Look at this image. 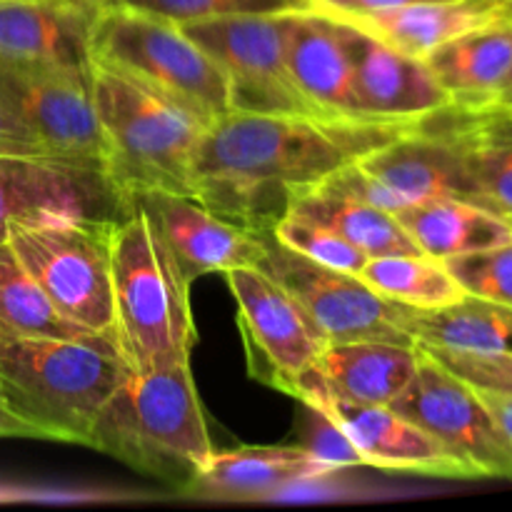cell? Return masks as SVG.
Here are the masks:
<instances>
[{"instance_id": "1", "label": "cell", "mask_w": 512, "mask_h": 512, "mask_svg": "<svg viewBox=\"0 0 512 512\" xmlns=\"http://www.w3.org/2000/svg\"><path fill=\"white\" fill-rule=\"evenodd\" d=\"M418 120L228 113L205 130L193 198L253 233H273L295 195L383 148Z\"/></svg>"}, {"instance_id": "2", "label": "cell", "mask_w": 512, "mask_h": 512, "mask_svg": "<svg viewBox=\"0 0 512 512\" xmlns=\"http://www.w3.org/2000/svg\"><path fill=\"white\" fill-rule=\"evenodd\" d=\"M130 373L115 333L0 338V400L40 440L88 445L100 410Z\"/></svg>"}, {"instance_id": "3", "label": "cell", "mask_w": 512, "mask_h": 512, "mask_svg": "<svg viewBox=\"0 0 512 512\" xmlns=\"http://www.w3.org/2000/svg\"><path fill=\"white\" fill-rule=\"evenodd\" d=\"M88 448L190 493L213 455L190 363L130 373L100 410Z\"/></svg>"}, {"instance_id": "4", "label": "cell", "mask_w": 512, "mask_h": 512, "mask_svg": "<svg viewBox=\"0 0 512 512\" xmlns=\"http://www.w3.org/2000/svg\"><path fill=\"white\" fill-rule=\"evenodd\" d=\"M113 318L123 358L133 373L190 363L195 323L190 283L143 208L128 203L110 243Z\"/></svg>"}, {"instance_id": "5", "label": "cell", "mask_w": 512, "mask_h": 512, "mask_svg": "<svg viewBox=\"0 0 512 512\" xmlns=\"http://www.w3.org/2000/svg\"><path fill=\"white\" fill-rule=\"evenodd\" d=\"M93 100L120 198L143 190L193 195L195 153L208 128L188 108L98 60Z\"/></svg>"}, {"instance_id": "6", "label": "cell", "mask_w": 512, "mask_h": 512, "mask_svg": "<svg viewBox=\"0 0 512 512\" xmlns=\"http://www.w3.org/2000/svg\"><path fill=\"white\" fill-rule=\"evenodd\" d=\"M90 53L188 108L205 128L233 113L225 73L178 23L105 5L93 23Z\"/></svg>"}, {"instance_id": "7", "label": "cell", "mask_w": 512, "mask_h": 512, "mask_svg": "<svg viewBox=\"0 0 512 512\" xmlns=\"http://www.w3.org/2000/svg\"><path fill=\"white\" fill-rule=\"evenodd\" d=\"M118 218L45 215L10 225L8 243L55 308L88 333H115L110 243Z\"/></svg>"}, {"instance_id": "8", "label": "cell", "mask_w": 512, "mask_h": 512, "mask_svg": "<svg viewBox=\"0 0 512 512\" xmlns=\"http://www.w3.org/2000/svg\"><path fill=\"white\" fill-rule=\"evenodd\" d=\"M180 28L220 65L235 113L318 115L290 75L285 13L218 15Z\"/></svg>"}, {"instance_id": "9", "label": "cell", "mask_w": 512, "mask_h": 512, "mask_svg": "<svg viewBox=\"0 0 512 512\" xmlns=\"http://www.w3.org/2000/svg\"><path fill=\"white\" fill-rule=\"evenodd\" d=\"M258 268L303 305L328 343L385 340L415 345L413 335L403 328L405 305L378 295L355 273L315 263L275 240L273 233L265 240V255Z\"/></svg>"}, {"instance_id": "10", "label": "cell", "mask_w": 512, "mask_h": 512, "mask_svg": "<svg viewBox=\"0 0 512 512\" xmlns=\"http://www.w3.org/2000/svg\"><path fill=\"white\" fill-rule=\"evenodd\" d=\"M390 408L433 435L478 478H512V448L478 390L420 345L418 368Z\"/></svg>"}, {"instance_id": "11", "label": "cell", "mask_w": 512, "mask_h": 512, "mask_svg": "<svg viewBox=\"0 0 512 512\" xmlns=\"http://www.w3.org/2000/svg\"><path fill=\"white\" fill-rule=\"evenodd\" d=\"M0 100L48 153L93 165L108 175V143L95 113L93 70H40L0 65Z\"/></svg>"}, {"instance_id": "12", "label": "cell", "mask_w": 512, "mask_h": 512, "mask_svg": "<svg viewBox=\"0 0 512 512\" xmlns=\"http://www.w3.org/2000/svg\"><path fill=\"white\" fill-rule=\"evenodd\" d=\"M283 393L328 415L353 440L365 465L435 478H478L473 468L448 453L433 435L395 413L390 405L360 403L335 395L310 370L290 380Z\"/></svg>"}, {"instance_id": "13", "label": "cell", "mask_w": 512, "mask_h": 512, "mask_svg": "<svg viewBox=\"0 0 512 512\" xmlns=\"http://www.w3.org/2000/svg\"><path fill=\"white\" fill-rule=\"evenodd\" d=\"M223 275L238 303L250 355L258 358L253 373L283 390L318 360L328 338L303 305L258 265Z\"/></svg>"}, {"instance_id": "14", "label": "cell", "mask_w": 512, "mask_h": 512, "mask_svg": "<svg viewBox=\"0 0 512 512\" xmlns=\"http://www.w3.org/2000/svg\"><path fill=\"white\" fill-rule=\"evenodd\" d=\"M128 210L103 170L53 155L0 153V243L10 225L45 215L120 218Z\"/></svg>"}, {"instance_id": "15", "label": "cell", "mask_w": 512, "mask_h": 512, "mask_svg": "<svg viewBox=\"0 0 512 512\" xmlns=\"http://www.w3.org/2000/svg\"><path fill=\"white\" fill-rule=\"evenodd\" d=\"M125 203H135L145 210L155 233L190 285L210 273L253 268L265 255V240L270 233L260 235L240 228L205 208L193 195L143 190L130 195Z\"/></svg>"}, {"instance_id": "16", "label": "cell", "mask_w": 512, "mask_h": 512, "mask_svg": "<svg viewBox=\"0 0 512 512\" xmlns=\"http://www.w3.org/2000/svg\"><path fill=\"white\" fill-rule=\"evenodd\" d=\"M98 10L80 0H0V65L90 73Z\"/></svg>"}, {"instance_id": "17", "label": "cell", "mask_w": 512, "mask_h": 512, "mask_svg": "<svg viewBox=\"0 0 512 512\" xmlns=\"http://www.w3.org/2000/svg\"><path fill=\"white\" fill-rule=\"evenodd\" d=\"M358 165L408 205L465 200L493 210L470 178L458 148L428 115L400 138L363 155Z\"/></svg>"}, {"instance_id": "18", "label": "cell", "mask_w": 512, "mask_h": 512, "mask_svg": "<svg viewBox=\"0 0 512 512\" xmlns=\"http://www.w3.org/2000/svg\"><path fill=\"white\" fill-rule=\"evenodd\" d=\"M338 18V15H335ZM355 65L363 115L370 120H420L450 105L423 58L403 53L350 20L338 18Z\"/></svg>"}, {"instance_id": "19", "label": "cell", "mask_w": 512, "mask_h": 512, "mask_svg": "<svg viewBox=\"0 0 512 512\" xmlns=\"http://www.w3.org/2000/svg\"><path fill=\"white\" fill-rule=\"evenodd\" d=\"M285 53L290 75L315 113L370 120L360 108L355 65L335 15L315 8L285 13Z\"/></svg>"}, {"instance_id": "20", "label": "cell", "mask_w": 512, "mask_h": 512, "mask_svg": "<svg viewBox=\"0 0 512 512\" xmlns=\"http://www.w3.org/2000/svg\"><path fill=\"white\" fill-rule=\"evenodd\" d=\"M458 148L470 178L495 213L512 220V110L445 105L428 115Z\"/></svg>"}, {"instance_id": "21", "label": "cell", "mask_w": 512, "mask_h": 512, "mask_svg": "<svg viewBox=\"0 0 512 512\" xmlns=\"http://www.w3.org/2000/svg\"><path fill=\"white\" fill-rule=\"evenodd\" d=\"M335 473L303 445H250L210 455L190 493L223 500H255L293 485L313 483Z\"/></svg>"}, {"instance_id": "22", "label": "cell", "mask_w": 512, "mask_h": 512, "mask_svg": "<svg viewBox=\"0 0 512 512\" xmlns=\"http://www.w3.org/2000/svg\"><path fill=\"white\" fill-rule=\"evenodd\" d=\"M510 0H425L380 13L338 15L403 53L425 58L448 40L508 18ZM335 15V13H330Z\"/></svg>"}, {"instance_id": "23", "label": "cell", "mask_w": 512, "mask_h": 512, "mask_svg": "<svg viewBox=\"0 0 512 512\" xmlns=\"http://www.w3.org/2000/svg\"><path fill=\"white\" fill-rule=\"evenodd\" d=\"M423 60L448 93L450 105L483 108L498 103L512 70V18L458 35Z\"/></svg>"}, {"instance_id": "24", "label": "cell", "mask_w": 512, "mask_h": 512, "mask_svg": "<svg viewBox=\"0 0 512 512\" xmlns=\"http://www.w3.org/2000/svg\"><path fill=\"white\" fill-rule=\"evenodd\" d=\"M418 368V343L398 345L385 340L328 343L310 373L328 390L360 403L390 405Z\"/></svg>"}, {"instance_id": "25", "label": "cell", "mask_w": 512, "mask_h": 512, "mask_svg": "<svg viewBox=\"0 0 512 512\" xmlns=\"http://www.w3.org/2000/svg\"><path fill=\"white\" fill-rule=\"evenodd\" d=\"M395 218L418 245L420 253L438 260L478 253L512 240V220L465 200H430L408 205L398 210Z\"/></svg>"}, {"instance_id": "26", "label": "cell", "mask_w": 512, "mask_h": 512, "mask_svg": "<svg viewBox=\"0 0 512 512\" xmlns=\"http://www.w3.org/2000/svg\"><path fill=\"white\" fill-rule=\"evenodd\" d=\"M403 328L425 348L458 353H512V308L463 295L435 310L405 308Z\"/></svg>"}, {"instance_id": "27", "label": "cell", "mask_w": 512, "mask_h": 512, "mask_svg": "<svg viewBox=\"0 0 512 512\" xmlns=\"http://www.w3.org/2000/svg\"><path fill=\"white\" fill-rule=\"evenodd\" d=\"M288 215H300V218L328 225L330 230L343 235L348 243L363 250L368 258L420 255V248L405 233V228L393 213L360 203V200L348 198L343 193H335L320 183L300 190L290 203Z\"/></svg>"}, {"instance_id": "28", "label": "cell", "mask_w": 512, "mask_h": 512, "mask_svg": "<svg viewBox=\"0 0 512 512\" xmlns=\"http://www.w3.org/2000/svg\"><path fill=\"white\" fill-rule=\"evenodd\" d=\"M28 273L8 240L0 243V338H85Z\"/></svg>"}, {"instance_id": "29", "label": "cell", "mask_w": 512, "mask_h": 512, "mask_svg": "<svg viewBox=\"0 0 512 512\" xmlns=\"http://www.w3.org/2000/svg\"><path fill=\"white\" fill-rule=\"evenodd\" d=\"M358 278L383 298L415 310L445 308L465 295L443 260L423 253L368 258Z\"/></svg>"}, {"instance_id": "30", "label": "cell", "mask_w": 512, "mask_h": 512, "mask_svg": "<svg viewBox=\"0 0 512 512\" xmlns=\"http://www.w3.org/2000/svg\"><path fill=\"white\" fill-rule=\"evenodd\" d=\"M273 238L283 245L293 248L295 253L315 260L328 268L343 270V273L358 275L363 265L368 263V255L353 243L330 230L328 225L315 223V220L300 218V215H285L273 228Z\"/></svg>"}, {"instance_id": "31", "label": "cell", "mask_w": 512, "mask_h": 512, "mask_svg": "<svg viewBox=\"0 0 512 512\" xmlns=\"http://www.w3.org/2000/svg\"><path fill=\"white\" fill-rule=\"evenodd\" d=\"M465 295L512 308V240L478 253L443 260Z\"/></svg>"}, {"instance_id": "32", "label": "cell", "mask_w": 512, "mask_h": 512, "mask_svg": "<svg viewBox=\"0 0 512 512\" xmlns=\"http://www.w3.org/2000/svg\"><path fill=\"white\" fill-rule=\"evenodd\" d=\"M110 5L140 10L170 23H190V20L218 18V15L238 13H290L308 10V0H110Z\"/></svg>"}, {"instance_id": "33", "label": "cell", "mask_w": 512, "mask_h": 512, "mask_svg": "<svg viewBox=\"0 0 512 512\" xmlns=\"http://www.w3.org/2000/svg\"><path fill=\"white\" fill-rule=\"evenodd\" d=\"M425 348V345H420ZM450 373L463 378L473 388L498 390L512 395V353H458V350L425 348Z\"/></svg>"}, {"instance_id": "34", "label": "cell", "mask_w": 512, "mask_h": 512, "mask_svg": "<svg viewBox=\"0 0 512 512\" xmlns=\"http://www.w3.org/2000/svg\"><path fill=\"white\" fill-rule=\"evenodd\" d=\"M310 410V435L308 443L303 445L313 458H318L320 463L330 465L333 470L340 468H355V465H365L360 458L358 448L353 445V440L333 423L325 413L320 410Z\"/></svg>"}, {"instance_id": "35", "label": "cell", "mask_w": 512, "mask_h": 512, "mask_svg": "<svg viewBox=\"0 0 512 512\" xmlns=\"http://www.w3.org/2000/svg\"><path fill=\"white\" fill-rule=\"evenodd\" d=\"M320 185L335 190V193L348 195V198H353V200H360V203L373 205V208L388 210V213H393V215L398 213V210L408 208V203H405L400 195H395L393 190L385 188V185L380 183L378 178H373L368 170L360 168L358 160L350 165H345V168H340L338 173H333L328 180H323Z\"/></svg>"}, {"instance_id": "36", "label": "cell", "mask_w": 512, "mask_h": 512, "mask_svg": "<svg viewBox=\"0 0 512 512\" xmlns=\"http://www.w3.org/2000/svg\"><path fill=\"white\" fill-rule=\"evenodd\" d=\"M0 153L53 155L43 148V143L25 128L23 120L3 100H0ZM53 158H58V155H53Z\"/></svg>"}, {"instance_id": "37", "label": "cell", "mask_w": 512, "mask_h": 512, "mask_svg": "<svg viewBox=\"0 0 512 512\" xmlns=\"http://www.w3.org/2000/svg\"><path fill=\"white\" fill-rule=\"evenodd\" d=\"M310 8L323 10V13L335 15H363V13H380V10L400 8L410 3H425V0H308Z\"/></svg>"}, {"instance_id": "38", "label": "cell", "mask_w": 512, "mask_h": 512, "mask_svg": "<svg viewBox=\"0 0 512 512\" xmlns=\"http://www.w3.org/2000/svg\"><path fill=\"white\" fill-rule=\"evenodd\" d=\"M475 390H478L480 400H483L485 408L490 410V415H493L495 423H498V428L503 430V435L508 438L512 448V395L498 393V390H485V388H475Z\"/></svg>"}, {"instance_id": "39", "label": "cell", "mask_w": 512, "mask_h": 512, "mask_svg": "<svg viewBox=\"0 0 512 512\" xmlns=\"http://www.w3.org/2000/svg\"><path fill=\"white\" fill-rule=\"evenodd\" d=\"M0 438H40V435L0 400Z\"/></svg>"}, {"instance_id": "40", "label": "cell", "mask_w": 512, "mask_h": 512, "mask_svg": "<svg viewBox=\"0 0 512 512\" xmlns=\"http://www.w3.org/2000/svg\"><path fill=\"white\" fill-rule=\"evenodd\" d=\"M498 103H500V105H505V108H510V110H512V70H510L508 80H505L503 90H500V95H498Z\"/></svg>"}, {"instance_id": "41", "label": "cell", "mask_w": 512, "mask_h": 512, "mask_svg": "<svg viewBox=\"0 0 512 512\" xmlns=\"http://www.w3.org/2000/svg\"><path fill=\"white\" fill-rule=\"evenodd\" d=\"M80 3L95 5V8H105V5H110V0H80Z\"/></svg>"}, {"instance_id": "42", "label": "cell", "mask_w": 512, "mask_h": 512, "mask_svg": "<svg viewBox=\"0 0 512 512\" xmlns=\"http://www.w3.org/2000/svg\"><path fill=\"white\" fill-rule=\"evenodd\" d=\"M508 18H512V0L508 3Z\"/></svg>"}]
</instances>
